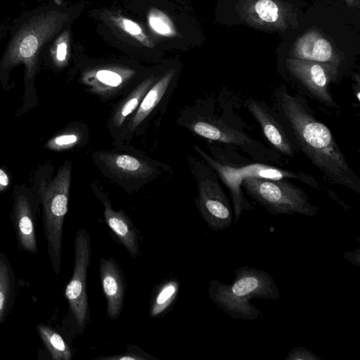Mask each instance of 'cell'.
<instances>
[{"instance_id":"4316f807","label":"cell","mask_w":360,"mask_h":360,"mask_svg":"<svg viewBox=\"0 0 360 360\" xmlns=\"http://www.w3.org/2000/svg\"><path fill=\"white\" fill-rule=\"evenodd\" d=\"M150 25L157 32L162 34H167L170 31L169 26L157 17L150 18Z\"/></svg>"},{"instance_id":"7402d4cb","label":"cell","mask_w":360,"mask_h":360,"mask_svg":"<svg viewBox=\"0 0 360 360\" xmlns=\"http://www.w3.org/2000/svg\"><path fill=\"white\" fill-rule=\"evenodd\" d=\"M150 83L140 85L118 106L113 115L112 122L114 126L119 127L123 124L126 118L138 108L143 97L149 90Z\"/></svg>"},{"instance_id":"f546056e","label":"cell","mask_w":360,"mask_h":360,"mask_svg":"<svg viewBox=\"0 0 360 360\" xmlns=\"http://www.w3.org/2000/svg\"><path fill=\"white\" fill-rule=\"evenodd\" d=\"M123 23L124 25V27L127 32L129 33L137 35L141 33V28L140 27L134 22L133 21H131L129 20L124 19Z\"/></svg>"},{"instance_id":"ac0fdd59","label":"cell","mask_w":360,"mask_h":360,"mask_svg":"<svg viewBox=\"0 0 360 360\" xmlns=\"http://www.w3.org/2000/svg\"><path fill=\"white\" fill-rule=\"evenodd\" d=\"M170 79L169 76L165 77L149 89L136 112L130 119L128 124L129 132L134 131L157 106L167 91Z\"/></svg>"},{"instance_id":"52a82bcc","label":"cell","mask_w":360,"mask_h":360,"mask_svg":"<svg viewBox=\"0 0 360 360\" xmlns=\"http://www.w3.org/2000/svg\"><path fill=\"white\" fill-rule=\"evenodd\" d=\"M188 127L201 137L241 150L257 162L280 167L288 165L284 156L276 150L266 146L220 118L212 115H196L191 120Z\"/></svg>"},{"instance_id":"484cf974","label":"cell","mask_w":360,"mask_h":360,"mask_svg":"<svg viewBox=\"0 0 360 360\" xmlns=\"http://www.w3.org/2000/svg\"><path fill=\"white\" fill-rule=\"evenodd\" d=\"M96 78L101 83L112 87L120 86L122 82V79L119 74L107 70H102L97 72Z\"/></svg>"},{"instance_id":"7a4b0ae2","label":"cell","mask_w":360,"mask_h":360,"mask_svg":"<svg viewBox=\"0 0 360 360\" xmlns=\"http://www.w3.org/2000/svg\"><path fill=\"white\" fill-rule=\"evenodd\" d=\"M207 146L210 153H207L198 146H194V148L201 158L214 170L218 178L228 188L231 198L235 224L244 211L255 209L242 191L241 183L248 177L275 180L295 179L314 189L326 193L334 201L345 206L336 193L326 188L311 174L257 162L240 154L231 146L210 141Z\"/></svg>"},{"instance_id":"ba28073f","label":"cell","mask_w":360,"mask_h":360,"mask_svg":"<svg viewBox=\"0 0 360 360\" xmlns=\"http://www.w3.org/2000/svg\"><path fill=\"white\" fill-rule=\"evenodd\" d=\"M189 164L198 184V195L195 201L201 217L214 231L230 227L234 218L233 207L217 173L202 159L190 158Z\"/></svg>"},{"instance_id":"5bb4252c","label":"cell","mask_w":360,"mask_h":360,"mask_svg":"<svg viewBox=\"0 0 360 360\" xmlns=\"http://www.w3.org/2000/svg\"><path fill=\"white\" fill-rule=\"evenodd\" d=\"M104 205V217L108 227L131 257L135 258L139 254L140 232L122 210L115 211L106 196L99 191L96 192Z\"/></svg>"},{"instance_id":"8992f818","label":"cell","mask_w":360,"mask_h":360,"mask_svg":"<svg viewBox=\"0 0 360 360\" xmlns=\"http://www.w3.org/2000/svg\"><path fill=\"white\" fill-rule=\"evenodd\" d=\"M241 186L250 198L273 214L314 217L318 214L319 207L311 203L300 187L288 179L248 177L243 180Z\"/></svg>"},{"instance_id":"d4e9b609","label":"cell","mask_w":360,"mask_h":360,"mask_svg":"<svg viewBox=\"0 0 360 360\" xmlns=\"http://www.w3.org/2000/svg\"><path fill=\"white\" fill-rule=\"evenodd\" d=\"M285 360H321V359L309 349L298 347L292 349Z\"/></svg>"},{"instance_id":"e0dca14e","label":"cell","mask_w":360,"mask_h":360,"mask_svg":"<svg viewBox=\"0 0 360 360\" xmlns=\"http://www.w3.org/2000/svg\"><path fill=\"white\" fill-rule=\"evenodd\" d=\"M15 275L7 256L0 252V326L10 314L15 300Z\"/></svg>"},{"instance_id":"f1b7e54d","label":"cell","mask_w":360,"mask_h":360,"mask_svg":"<svg viewBox=\"0 0 360 360\" xmlns=\"http://www.w3.org/2000/svg\"><path fill=\"white\" fill-rule=\"evenodd\" d=\"M359 255H360V251H359V249L357 248L355 251L354 252H345L344 254H343V257L348 260L349 262H350L351 263L356 265V266H359L360 264V262H359Z\"/></svg>"},{"instance_id":"1f68e13d","label":"cell","mask_w":360,"mask_h":360,"mask_svg":"<svg viewBox=\"0 0 360 360\" xmlns=\"http://www.w3.org/2000/svg\"><path fill=\"white\" fill-rule=\"evenodd\" d=\"M2 35H3V30L1 28H0V44H1V38H2Z\"/></svg>"},{"instance_id":"4dcf8cb0","label":"cell","mask_w":360,"mask_h":360,"mask_svg":"<svg viewBox=\"0 0 360 360\" xmlns=\"http://www.w3.org/2000/svg\"><path fill=\"white\" fill-rule=\"evenodd\" d=\"M9 184L8 176L6 173L0 169V191H4Z\"/></svg>"},{"instance_id":"4fadbf2b","label":"cell","mask_w":360,"mask_h":360,"mask_svg":"<svg viewBox=\"0 0 360 360\" xmlns=\"http://www.w3.org/2000/svg\"><path fill=\"white\" fill-rule=\"evenodd\" d=\"M12 220L19 250L33 254L37 253L36 214L27 195L20 194L15 198Z\"/></svg>"},{"instance_id":"3957f363","label":"cell","mask_w":360,"mask_h":360,"mask_svg":"<svg viewBox=\"0 0 360 360\" xmlns=\"http://www.w3.org/2000/svg\"><path fill=\"white\" fill-rule=\"evenodd\" d=\"M231 284L214 279L209 283L210 299L235 319L255 321L261 311L250 302L252 299L277 300L281 295L273 277L264 270L241 266L234 271Z\"/></svg>"},{"instance_id":"6da1fadb","label":"cell","mask_w":360,"mask_h":360,"mask_svg":"<svg viewBox=\"0 0 360 360\" xmlns=\"http://www.w3.org/2000/svg\"><path fill=\"white\" fill-rule=\"evenodd\" d=\"M272 106L279 115L300 152L330 184L360 193V177L350 167L335 137L318 120L305 98L292 94L284 85L271 91Z\"/></svg>"},{"instance_id":"83f0119b","label":"cell","mask_w":360,"mask_h":360,"mask_svg":"<svg viewBox=\"0 0 360 360\" xmlns=\"http://www.w3.org/2000/svg\"><path fill=\"white\" fill-rule=\"evenodd\" d=\"M67 56V44L65 42L58 44L56 49V59L58 62H63L65 60Z\"/></svg>"},{"instance_id":"277c9868","label":"cell","mask_w":360,"mask_h":360,"mask_svg":"<svg viewBox=\"0 0 360 360\" xmlns=\"http://www.w3.org/2000/svg\"><path fill=\"white\" fill-rule=\"evenodd\" d=\"M56 29L55 11L48 5L21 17L12 29L0 68L6 70L22 63L27 78H32L36 73L39 54L55 34Z\"/></svg>"},{"instance_id":"7c38bea8","label":"cell","mask_w":360,"mask_h":360,"mask_svg":"<svg viewBox=\"0 0 360 360\" xmlns=\"http://www.w3.org/2000/svg\"><path fill=\"white\" fill-rule=\"evenodd\" d=\"M99 274L103 294L107 301V316L117 320L122 310L125 283L117 261L112 257H101Z\"/></svg>"},{"instance_id":"603a6c76","label":"cell","mask_w":360,"mask_h":360,"mask_svg":"<svg viewBox=\"0 0 360 360\" xmlns=\"http://www.w3.org/2000/svg\"><path fill=\"white\" fill-rule=\"evenodd\" d=\"M131 348L128 347V350L122 354L113 355L110 356H100L97 358L101 360H148L153 359L148 354L140 349L136 347L134 345H131Z\"/></svg>"},{"instance_id":"9a60e30c","label":"cell","mask_w":360,"mask_h":360,"mask_svg":"<svg viewBox=\"0 0 360 360\" xmlns=\"http://www.w3.org/2000/svg\"><path fill=\"white\" fill-rule=\"evenodd\" d=\"M290 58L328 65L338 70L341 65L340 58L335 55L330 43L316 32L302 36L296 43Z\"/></svg>"},{"instance_id":"2e32d148","label":"cell","mask_w":360,"mask_h":360,"mask_svg":"<svg viewBox=\"0 0 360 360\" xmlns=\"http://www.w3.org/2000/svg\"><path fill=\"white\" fill-rule=\"evenodd\" d=\"M101 160L105 171L122 180H143L155 173L147 162L127 154L104 153Z\"/></svg>"},{"instance_id":"44dd1931","label":"cell","mask_w":360,"mask_h":360,"mask_svg":"<svg viewBox=\"0 0 360 360\" xmlns=\"http://www.w3.org/2000/svg\"><path fill=\"white\" fill-rule=\"evenodd\" d=\"M247 12L250 19L261 23L276 24L283 18L281 8L273 0H253Z\"/></svg>"},{"instance_id":"9c48e42d","label":"cell","mask_w":360,"mask_h":360,"mask_svg":"<svg viewBox=\"0 0 360 360\" xmlns=\"http://www.w3.org/2000/svg\"><path fill=\"white\" fill-rule=\"evenodd\" d=\"M283 76L302 96H307L329 108H338L330 84L341 76L336 68L322 63L288 58Z\"/></svg>"},{"instance_id":"ffe728a7","label":"cell","mask_w":360,"mask_h":360,"mask_svg":"<svg viewBox=\"0 0 360 360\" xmlns=\"http://www.w3.org/2000/svg\"><path fill=\"white\" fill-rule=\"evenodd\" d=\"M37 330L53 360H70L72 352L63 338L52 327L40 323Z\"/></svg>"},{"instance_id":"d6986e66","label":"cell","mask_w":360,"mask_h":360,"mask_svg":"<svg viewBox=\"0 0 360 360\" xmlns=\"http://www.w3.org/2000/svg\"><path fill=\"white\" fill-rule=\"evenodd\" d=\"M179 283L175 278L167 279L159 284L153 292L149 315L156 318L164 314L178 295Z\"/></svg>"},{"instance_id":"5b68a950","label":"cell","mask_w":360,"mask_h":360,"mask_svg":"<svg viewBox=\"0 0 360 360\" xmlns=\"http://www.w3.org/2000/svg\"><path fill=\"white\" fill-rule=\"evenodd\" d=\"M71 164L66 162L48 185L40 188L43 207V226L48 254L55 274L60 271L63 226L68 209Z\"/></svg>"},{"instance_id":"cb8c5ba5","label":"cell","mask_w":360,"mask_h":360,"mask_svg":"<svg viewBox=\"0 0 360 360\" xmlns=\"http://www.w3.org/2000/svg\"><path fill=\"white\" fill-rule=\"evenodd\" d=\"M79 136L75 134H64L57 136L47 143V146L52 150H64L75 145Z\"/></svg>"},{"instance_id":"30bf717a","label":"cell","mask_w":360,"mask_h":360,"mask_svg":"<svg viewBox=\"0 0 360 360\" xmlns=\"http://www.w3.org/2000/svg\"><path fill=\"white\" fill-rule=\"evenodd\" d=\"M91 257L90 235L86 229H80L75 238L73 273L65 290V298L79 333H83L90 317L86 278Z\"/></svg>"},{"instance_id":"8fae6325","label":"cell","mask_w":360,"mask_h":360,"mask_svg":"<svg viewBox=\"0 0 360 360\" xmlns=\"http://www.w3.org/2000/svg\"><path fill=\"white\" fill-rule=\"evenodd\" d=\"M245 106L259 123L264 135L273 148L283 156L292 158L300 152L279 115L273 106L261 99L250 97Z\"/></svg>"}]
</instances>
